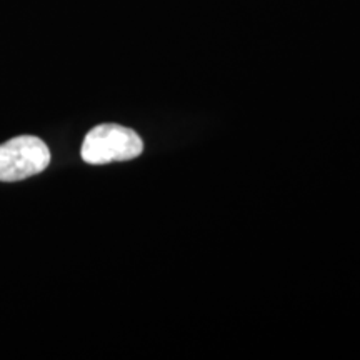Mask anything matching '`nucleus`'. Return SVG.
Listing matches in <instances>:
<instances>
[{
	"mask_svg": "<svg viewBox=\"0 0 360 360\" xmlns=\"http://www.w3.org/2000/svg\"><path fill=\"white\" fill-rule=\"evenodd\" d=\"M142 150V139L132 129L117 124H102L85 135L80 155L87 164L103 165L132 160L141 155Z\"/></svg>",
	"mask_w": 360,
	"mask_h": 360,
	"instance_id": "1",
	"label": "nucleus"
},
{
	"mask_svg": "<svg viewBox=\"0 0 360 360\" xmlns=\"http://www.w3.org/2000/svg\"><path fill=\"white\" fill-rule=\"evenodd\" d=\"M51 164L47 143L34 135H20L0 146V182H17L44 172Z\"/></svg>",
	"mask_w": 360,
	"mask_h": 360,
	"instance_id": "2",
	"label": "nucleus"
}]
</instances>
